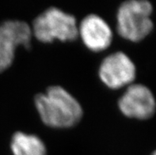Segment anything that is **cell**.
Masks as SVG:
<instances>
[{
	"label": "cell",
	"instance_id": "obj_1",
	"mask_svg": "<svg viewBox=\"0 0 156 155\" xmlns=\"http://www.w3.org/2000/svg\"><path fill=\"white\" fill-rule=\"evenodd\" d=\"M34 102L42 121L51 128H71L83 116L79 101L58 86L49 87L44 93L37 95Z\"/></svg>",
	"mask_w": 156,
	"mask_h": 155
},
{
	"label": "cell",
	"instance_id": "obj_2",
	"mask_svg": "<svg viewBox=\"0 0 156 155\" xmlns=\"http://www.w3.org/2000/svg\"><path fill=\"white\" fill-rule=\"evenodd\" d=\"M152 6L145 0H131L122 3L117 11V32L123 38L138 42L153 29Z\"/></svg>",
	"mask_w": 156,
	"mask_h": 155
},
{
	"label": "cell",
	"instance_id": "obj_3",
	"mask_svg": "<svg viewBox=\"0 0 156 155\" xmlns=\"http://www.w3.org/2000/svg\"><path fill=\"white\" fill-rule=\"evenodd\" d=\"M31 30L34 37L43 43H51L54 40L72 41L79 37L75 17L55 7L48 9L36 18Z\"/></svg>",
	"mask_w": 156,
	"mask_h": 155
},
{
	"label": "cell",
	"instance_id": "obj_4",
	"mask_svg": "<svg viewBox=\"0 0 156 155\" xmlns=\"http://www.w3.org/2000/svg\"><path fill=\"white\" fill-rule=\"evenodd\" d=\"M32 35L31 28L24 22L6 21L0 25V72L12 64L18 46L30 47Z\"/></svg>",
	"mask_w": 156,
	"mask_h": 155
},
{
	"label": "cell",
	"instance_id": "obj_5",
	"mask_svg": "<svg viewBox=\"0 0 156 155\" xmlns=\"http://www.w3.org/2000/svg\"><path fill=\"white\" fill-rule=\"evenodd\" d=\"M99 77L110 89L117 90L133 83L136 67L129 56L121 51L108 55L99 67Z\"/></svg>",
	"mask_w": 156,
	"mask_h": 155
},
{
	"label": "cell",
	"instance_id": "obj_6",
	"mask_svg": "<svg viewBox=\"0 0 156 155\" xmlns=\"http://www.w3.org/2000/svg\"><path fill=\"white\" fill-rule=\"evenodd\" d=\"M119 108L125 116L138 120H147L154 115L156 103L148 88L140 84L128 87L118 102Z\"/></svg>",
	"mask_w": 156,
	"mask_h": 155
},
{
	"label": "cell",
	"instance_id": "obj_7",
	"mask_svg": "<svg viewBox=\"0 0 156 155\" xmlns=\"http://www.w3.org/2000/svg\"><path fill=\"white\" fill-rule=\"evenodd\" d=\"M79 36L90 50L101 51L110 46L113 33L105 20L96 14H90L78 26Z\"/></svg>",
	"mask_w": 156,
	"mask_h": 155
},
{
	"label": "cell",
	"instance_id": "obj_8",
	"mask_svg": "<svg viewBox=\"0 0 156 155\" xmlns=\"http://www.w3.org/2000/svg\"><path fill=\"white\" fill-rule=\"evenodd\" d=\"M14 155H46V147L41 139L34 135L16 132L10 144Z\"/></svg>",
	"mask_w": 156,
	"mask_h": 155
},
{
	"label": "cell",
	"instance_id": "obj_9",
	"mask_svg": "<svg viewBox=\"0 0 156 155\" xmlns=\"http://www.w3.org/2000/svg\"><path fill=\"white\" fill-rule=\"evenodd\" d=\"M151 155H156V150H155V151H154V153H153L152 154H151Z\"/></svg>",
	"mask_w": 156,
	"mask_h": 155
}]
</instances>
